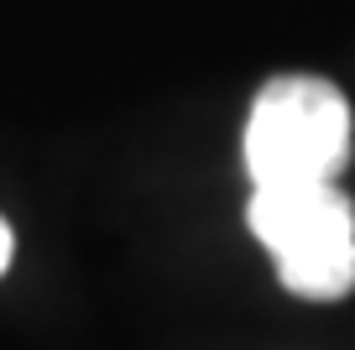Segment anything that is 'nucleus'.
<instances>
[{"mask_svg":"<svg viewBox=\"0 0 355 350\" xmlns=\"http://www.w3.org/2000/svg\"><path fill=\"white\" fill-rule=\"evenodd\" d=\"M350 99L319 74H277L245 115V178L251 188L340 183L350 162Z\"/></svg>","mask_w":355,"mask_h":350,"instance_id":"1","label":"nucleus"},{"mask_svg":"<svg viewBox=\"0 0 355 350\" xmlns=\"http://www.w3.org/2000/svg\"><path fill=\"white\" fill-rule=\"evenodd\" d=\"M245 225L293 298L334 303L355 288V204L340 183L251 188Z\"/></svg>","mask_w":355,"mask_h":350,"instance_id":"2","label":"nucleus"},{"mask_svg":"<svg viewBox=\"0 0 355 350\" xmlns=\"http://www.w3.org/2000/svg\"><path fill=\"white\" fill-rule=\"evenodd\" d=\"M11 256H16V235H11V225L0 219V277H6V267H11Z\"/></svg>","mask_w":355,"mask_h":350,"instance_id":"3","label":"nucleus"}]
</instances>
